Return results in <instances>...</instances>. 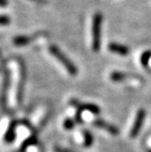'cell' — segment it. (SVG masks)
<instances>
[{
    "label": "cell",
    "instance_id": "6da1fadb",
    "mask_svg": "<svg viewBox=\"0 0 151 152\" xmlns=\"http://www.w3.org/2000/svg\"><path fill=\"white\" fill-rule=\"evenodd\" d=\"M103 21L101 13H96L92 20V50L97 52L101 45V25Z\"/></svg>",
    "mask_w": 151,
    "mask_h": 152
},
{
    "label": "cell",
    "instance_id": "7a4b0ae2",
    "mask_svg": "<svg viewBox=\"0 0 151 152\" xmlns=\"http://www.w3.org/2000/svg\"><path fill=\"white\" fill-rule=\"evenodd\" d=\"M49 51H50V53L52 54L53 56L66 68V70L68 71V73L70 74V75L76 76L77 74H78V69H77L76 65L62 52V51L59 49L58 47L55 46V45H51V46L49 47Z\"/></svg>",
    "mask_w": 151,
    "mask_h": 152
},
{
    "label": "cell",
    "instance_id": "3957f363",
    "mask_svg": "<svg viewBox=\"0 0 151 152\" xmlns=\"http://www.w3.org/2000/svg\"><path fill=\"white\" fill-rule=\"evenodd\" d=\"M145 117H146L145 110L139 109L136 113V119H134L133 127H131V132H130L131 137L133 138V137H136L137 135H139L141 128H142V126H143Z\"/></svg>",
    "mask_w": 151,
    "mask_h": 152
},
{
    "label": "cell",
    "instance_id": "277c9868",
    "mask_svg": "<svg viewBox=\"0 0 151 152\" xmlns=\"http://www.w3.org/2000/svg\"><path fill=\"white\" fill-rule=\"evenodd\" d=\"M93 126L97 127L99 129H102V130H105L106 132H108L109 134H113V135H118L120 134V131L116 126L110 124V123L104 121L102 119H97L95 121H93Z\"/></svg>",
    "mask_w": 151,
    "mask_h": 152
},
{
    "label": "cell",
    "instance_id": "5b68a950",
    "mask_svg": "<svg viewBox=\"0 0 151 152\" xmlns=\"http://www.w3.org/2000/svg\"><path fill=\"white\" fill-rule=\"evenodd\" d=\"M70 103L74 106V107H77L78 109L82 110V111L86 110V111H89L94 115H98L99 113H100V108H99V106L95 105V104H91V103H81L75 99L71 100Z\"/></svg>",
    "mask_w": 151,
    "mask_h": 152
},
{
    "label": "cell",
    "instance_id": "8992f818",
    "mask_svg": "<svg viewBox=\"0 0 151 152\" xmlns=\"http://www.w3.org/2000/svg\"><path fill=\"white\" fill-rule=\"evenodd\" d=\"M108 49L110 50L111 52L118 54V55H121V56H127V55L130 53V48L128 46L123 45V44H119L116 42H112L109 44Z\"/></svg>",
    "mask_w": 151,
    "mask_h": 152
},
{
    "label": "cell",
    "instance_id": "52a82bcc",
    "mask_svg": "<svg viewBox=\"0 0 151 152\" xmlns=\"http://www.w3.org/2000/svg\"><path fill=\"white\" fill-rule=\"evenodd\" d=\"M19 124V122H12L10 126H9L7 132H6L5 134V137H4V140L6 142H12L14 141L15 137H16V127H17V125Z\"/></svg>",
    "mask_w": 151,
    "mask_h": 152
},
{
    "label": "cell",
    "instance_id": "ba28073f",
    "mask_svg": "<svg viewBox=\"0 0 151 152\" xmlns=\"http://www.w3.org/2000/svg\"><path fill=\"white\" fill-rule=\"evenodd\" d=\"M21 83H20V86L18 88V102H22V99H23V93H24V86H25V82H26V69L24 65H22L21 67Z\"/></svg>",
    "mask_w": 151,
    "mask_h": 152
},
{
    "label": "cell",
    "instance_id": "9c48e42d",
    "mask_svg": "<svg viewBox=\"0 0 151 152\" xmlns=\"http://www.w3.org/2000/svg\"><path fill=\"white\" fill-rule=\"evenodd\" d=\"M33 39V37H25V35H20V37H16L13 39V43L16 46H25V45L28 44Z\"/></svg>",
    "mask_w": 151,
    "mask_h": 152
},
{
    "label": "cell",
    "instance_id": "30bf717a",
    "mask_svg": "<svg viewBox=\"0 0 151 152\" xmlns=\"http://www.w3.org/2000/svg\"><path fill=\"white\" fill-rule=\"evenodd\" d=\"M128 76L127 75V74H125L123 72H118V71H116V72H113L111 73L110 75V79L111 80H113V82H123V80H125L127 79Z\"/></svg>",
    "mask_w": 151,
    "mask_h": 152
},
{
    "label": "cell",
    "instance_id": "8fae6325",
    "mask_svg": "<svg viewBox=\"0 0 151 152\" xmlns=\"http://www.w3.org/2000/svg\"><path fill=\"white\" fill-rule=\"evenodd\" d=\"M83 137H85V141H83L85 146V147L91 146V144L93 143V135L91 132L88 130H85L83 131Z\"/></svg>",
    "mask_w": 151,
    "mask_h": 152
},
{
    "label": "cell",
    "instance_id": "7c38bea8",
    "mask_svg": "<svg viewBox=\"0 0 151 152\" xmlns=\"http://www.w3.org/2000/svg\"><path fill=\"white\" fill-rule=\"evenodd\" d=\"M37 142V138L36 137H34V135H33V137H28L27 140H26L23 145H22V148H21V150L22 151H25L28 146H31V145H34Z\"/></svg>",
    "mask_w": 151,
    "mask_h": 152
},
{
    "label": "cell",
    "instance_id": "4fadbf2b",
    "mask_svg": "<svg viewBox=\"0 0 151 152\" xmlns=\"http://www.w3.org/2000/svg\"><path fill=\"white\" fill-rule=\"evenodd\" d=\"M150 58H151V51H146V52H144L142 55H141V58H140L141 64H142L143 66H147L148 65Z\"/></svg>",
    "mask_w": 151,
    "mask_h": 152
},
{
    "label": "cell",
    "instance_id": "5bb4252c",
    "mask_svg": "<svg viewBox=\"0 0 151 152\" xmlns=\"http://www.w3.org/2000/svg\"><path fill=\"white\" fill-rule=\"evenodd\" d=\"M64 128L66 130H72V129L75 128V122L72 119H66L65 122H64Z\"/></svg>",
    "mask_w": 151,
    "mask_h": 152
},
{
    "label": "cell",
    "instance_id": "9a60e30c",
    "mask_svg": "<svg viewBox=\"0 0 151 152\" xmlns=\"http://www.w3.org/2000/svg\"><path fill=\"white\" fill-rule=\"evenodd\" d=\"M10 23V18L5 15H0V26H6Z\"/></svg>",
    "mask_w": 151,
    "mask_h": 152
},
{
    "label": "cell",
    "instance_id": "2e32d148",
    "mask_svg": "<svg viewBox=\"0 0 151 152\" xmlns=\"http://www.w3.org/2000/svg\"><path fill=\"white\" fill-rule=\"evenodd\" d=\"M82 110L78 109V112H77V115H76V122L78 123V124H82L83 121H82Z\"/></svg>",
    "mask_w": 151,
    "mask_h": 152
},
{
    "label": "cell",
    "instance_id": "e0dca14e",
    "mask_svg": "<svg viewBox=\"0 0 151 152\" xmlns=\"http://www.w3.org/2000/svg\"><path fill=\"white\" fill-rule=\"evenodd\" d=\"M55 151L56 152H74V151L70 150V149H65V148H61V147H56Z\"/></svg>",
    "mask_w": 151,
    "mask_h": 152
},
{
    "label": "cell",
    "instance_id": "ac0fdd59",
    "mask_svg": "<svg viewBox=\"0 0 151 152\" xmlns=\"http://www.w3.org/2000/svg\"><path fill=\"white\" fill-rule=\"evenodd\" d=\"M8 4L7 0H0V7H6Z\"/></svg>",
    "mask_w": 151,
    "mask_h": 152
},
{
    "label": "cell",
    "instance_id": "d6986e66",
    "mask_svg": "<svg viewBox=\"0 0 151 152\" xmlns=\"http://www.w3.org/2000/svg\"><path fill=\"white\" fill-rule=\"evenodd\" d=\"M147 152H151V149H150V150H148V151H147Z\"/></svg>",
    "mask_w": 151,
    "mask_h": 152
}]
</instances>
